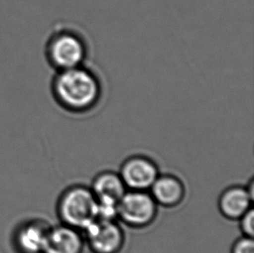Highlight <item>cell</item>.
I'll return each mask as SVG.
<instances>
[{"instance_id":"10","label":"cell","mask_w":254,"mask_h":253,"mask_svg":"<svg viewBox=\"0 0 254 253\" xmlns=\"http://www.w3.org/2000/svg\"><path fill=\"white\" fill-rule=\"evenodd\" d=\"M97 200L118 203L127 189L119 173L103 171L96 175L90 187Z\"/></svg>"},{"instance_id":"5","label":"cell","mask_w":254,"mask_h":253,"mask_svg":"<svg viewBox=\"0 0 254 253\" xmlns=\"http://www.w3.org/2000/svg\"><path fill=\"white\" fill-rule=\"evenodd\" d=\"M92 253H120L125 244V233L117 220L96 219L82 231Z\"/></svg>"},{"instance_id":"1","label":"cell","mask_w":254,"mask_h":253,"mask_svg":"<svg viewBox=\"0 0 254 253\" xmlns=\"http://www.w3.org/2000/svg\"><path fill=\"white\" fill-rule=\"evenodd\" d=\"M50 90L59 109L74 116L86 115L95 110L103 93L99 75L85 64L55 71Z\"/></svg>"},{"instance_id":"12","label":"cell","mask_w":254,"mask_h":253,"mask_svg":"<svg viewBox=\"0 0 254 253\" xmlns=\"http://www.w3.org/2000/svg\"><path fill=\"white\" fill-rule=\"evenodd\" d=\"M240 223V229L243 236L254 238V207L246 212L241 219L238 220Z\"/></svg>"},{"instance_id":"7","label":"cell","mask_w":254,"mask_h":253,"mask_svg":"<svg viewBox=\"0 0 254 253\" xmlns=\"http://www.w3.org/2000/svg\"><path fill=\"white\" fill-rule=\"evenodd\" d=\"M84 247L83 233L63 224L49 228L44 253H83Z\"/></svg>"},{"instance_id":"3","label":"cell","mask_w":254,"mask_h":253,"mask_svg":"<svg viewBox=\"0 0 254 253\" xmlns=\"http://www.w3.org/2000/svg\"><path fill=\"white\" fill-rule=\"evenodd\" d=\"M59 214L63 224L82 232L97 219V199L91 189L76 185L67 189L59 200Z\"/></svg>"},{"instance_id":"6","label":"cell","mask_w":254,"mask_h":253,"mask_svg":"<svg viewBox=\"0 0 254 253\" xmlns=\"http://www.w3.org/2000/svg\"><path fill=\"white\" fill-rule=\"evenodd\" d=\"M119 175L127 190L149 191L160 172L158 166L152 159L137 154L124 161Z\"/></svg>"},{"instance_id":"8","label":"cell","mask_w":254,"mask_h":253,"mask_svg":"<svg viewBox=\"0 0 254 253\" xmlns=\"http://www.w3.org/2000/svg\"><path fill=\"white\" fill-rule=\"evenodd\" d=\"M254 195L247 187L231 186L219 197L218 207L221 215L229 220H239L246 212L253 208Z\"/></svg>"},{"instance_id":"4","label":"cell","mask_w":254,"mask_h":253,"mask_svg":"<svg viewBox=\"0 0 254 253\" xmlns=\"http://www.w3.org/2000/svg\"><path fill=\"white\" fill-rule=\"evenodd\" d=\"M158 206L149 191L127 190L117 204V219L132 228H145L155 221Z\"/></svg>"},{"instance_id":"9","label":"cell","mask_w":254,"mask_h":253,"mask_svg":"<svg viewBox=\"0 0 254 253\" xmlns=\"http://www.w3.org/2000/svg\"><path fill=\"white\" fill-rule=\"evenodd\" d=\"M157 205L173 208L182 204L186 197V188L181 179L173 175H159L149 189Z\"/></svg>"},{"instance_id":"2","label":"cell","mask_w":254,"mask_h":253,"mask_svg":"<svg viewBox=\"0 0 254 253\" xmlns=\"http://www.w3.org/2000/svg\"><path fill=\"white\" fill-rule=\"evenodd\" d=\"M89 47L75 28L59 24L49 33L44 46L45 61L54 71L85 64Z\"/></svg>"},{"instance_id":"13","label":"cell","mask_w":254,"mask_h":253,"mask_svg":"<svg viewBox=\"0 0 254 253\" xmlns=\"http://www.w3.org/2000/svg\"><path fill=\"white\" fill-rule=\"evenodd\" d=\"M231 253H254V238L242 235L233 244Z\"/></svg>"},{"instance_id":"11","label":"cell","mask_w":254,"mask_h":253,"mask_svg":"<svg viewBox=\"0 0 254 253\" xmlns=\"http://www.w3.org/2000/svg\"><path fill=\"white\" fill-rule=\"evenodd\" d=\"M49 228L33 223L24 226L17 234V247L23 253H44Z\"/></svg>"}]
</instances>
